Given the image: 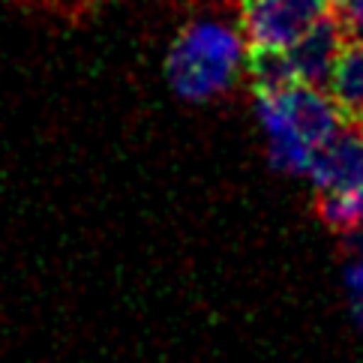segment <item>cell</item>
<instances>
[{
    "mask_svg": "<svg viewBox=\"0 0 363 363\" xmlns=\"http://www.w3.org/2000/svg\"><path fill=\"white\" fill-rule=\"evenodd\" d=\"M336 0H240V30L252 48L291 45Z\"/></svg>",
    "mask_w": 363,
    "mask_h": 363,
    "instance_id": "3957f363",
    "label": "cell"
},
{
    "mask_svg": "<svg viewBox=\"0 0 363 363\" xmlns=\"http://www.w3.org/2000/svg\"><path fill=\"white\" fill-rule=\"evenodd\" d=\"M321 223L336 235H354L363 231V186L342 189V192H321L315 201Z\"/></svg>",
    "mask_w": 363,
    "mask_h": 363,
    "instance_id": "52a82bcc",
    "label": "cell"
},
{
    "mask_svg": "<svg viewBox=\"0 0 363 363\" xmlns=\"http://www.w3.org/2000/svg\"><path fill=\"white\" fill-rule=\"evenodd\" d=\"M345 43H348V30H345L342 18L336 16V9L324 12V16L309 24L291 45H285L291 79L297 84L324 87Z\"/></svg>",
    "mask_w": 363,
    "mask_h": 363,
    "instance_id": "277c9868",
    "label": "cell"
},
{
    "mask_svg": "<svg viewBox=\"0 0 363 363\" xmlns=\"http://www.w3.org/2000/svg\"><path fill=\"white\" fill-rule=\"evenodd\" d=\"M255 121L274 172L306 177L318 147L345 123L324 87L285 84L255 94Z\"/></svg>",
    "mask_w": 363,
    "mask_h": 363,
    "instance_id": "6da1fadb",
    "label": "cell"
},
{
    "mask_svg": "<svg viewBox=\"0 0 363 363\" xmlns=\"http://www.w3.org/2000/svg\"><path fill=\"white\" fill-rule=\"evenodd\" d=\"M345 291H348V303H352V315L363 333V255H357L345 267Z\"/></svg>",
    "mask_w": 363,
    "mask_h": 363,
    "instance_id": "ba28073f",
    "label": "cell"
},
{
    "mask_svg": "<svg viewBox=\"0 0 363 363\" xmlns=\"http://www.w3.org/2000/svg\"><path fill=\"white\" fill-rule=\"evenodd\" d=\"M336 16L342 18L348 36L363 40V0H340L336 4Z\"/></svg>",
    "mask_w": 363,
    "mask_h": 363,
    "instance_id": "9c48e42d",
    "label": "cell"
},
{
    "mask_svg": "<svg viewBox=\"0 0 363 363\" xmlns=\"http://www.w3.org/2000/svg\"><path fill=\"white\" fill-rule=\"evenodd\" d=\"M306 177L318 196L363 186V123H342L318 147Z\"/></svg>",
    "mask_w": 363,
    "mask_h": 363,
    "instance_id": "5b68a950",
    "label": "cell"
},
{
    "mask_svg": "<svg viewBox=\"0 0 363 363\" xmlns=\"http://www.w3.org/2000/svg\"><path fill=\"white\" fill-rule=\"evenodd\" d=\"M324 87L345 123H363V40L348 36Z\"/></svg>",
    "mask_w": 363,
    "mask_h": 363,
    "instance_id": "8992f818",
    "label": "cell"
},
{
    "mask_svg": "<svg viewBox=\"0 0 363 363\" xmlns=\"http://www.w3.org/2000/svg\"><path fill=\"white\" fill-rule=\"evenodd\" d=\"M246 36L219 18L186 21L168 45L165 79L184 102H213L225 96L246 72Z\"/></svg>",
    "mask_w": 363,
    "mask_h": 363,
    "instance_id": "7a4b0ae2",
    "label": "cell"
}]
</instances>
